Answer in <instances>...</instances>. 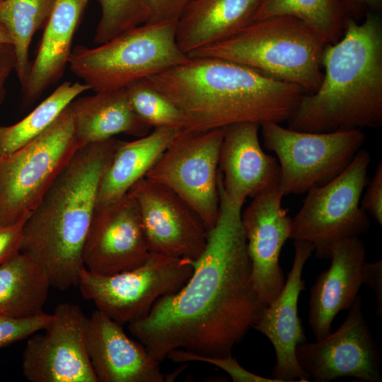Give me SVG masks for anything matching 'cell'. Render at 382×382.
Here are the masks:
<instances>
[{"label": "cell", "mask_w": 382, "mask_h": 382, "mask_svg": "<svg viewBox=\"0 0 382 382\" xmlns=\"http://www.w3.org/2000/svg\"><path fill=\"white\" fill-rule=\"evenodd\" d=\"M363 284L369 286L376 299V312L382 316V260L375 262H364L362 267Z\"/></svg>", "instance_id": "cell-36"}, {"label": "cell", "mask_w": 382, "mask_h": 382, "mask_svg": "<svg viewBox=\"0 0 382 382\" xmlns=\"http://www.w3.org/2000/svg\"><path fill=\"white\" fill-rule=\"evenodd\" d=\"M50 287L38 265L18 252L0 265V315L23 318L44 312Z\"/></svg>", "instance_id": "cell-25"}, {"label": "cell", "mask_w": 382, "mask_h": 382, "mask_svg": "<svg viewBox=\"0 0 382 382\" xmlns=\"http://www.w3.org/2000/svg\"><path fill=\"white\" fill-rule=\"evenodd\" d=\"M195 0H145L148 18L145 23L177 21Z\"/></svg>", "instance_id": "cell-34"}, {"label": "cell", "mask_w": 382, "mask_h": 382, "mask_svg": "<svg viewBox=\"0 0 382 382\" xmlns=\"http://www.w3.org/2000/svg\"><path fill=\"white\" fill-rule=\"evenodd\" d=\"M97 1L101 8V16L94 37L97 44L105 43L147 21L145 0Z\"/></svg>", "instance_id": "cell-30"}, {"label": "cell", "mask_w": 382, "mask_h": 382, "mask_svg": "<svg viewBox=\"0 0 382 382\" xmlns=\"http://www.w3.org/2000/svg\"><path fill=\"white\" fill-rule=\"evenodd\" d=\"M119 141L112 137L79 149L25 221L21 252L44 271L51 287L78 285L100 183Z\"/></svg>", "instance_id": "cell-3"}, {"label": "cell", "mask_w": 382, "mask_h": 382, "mask_svg": "<svg viewBox=\"0 0 382 382\" xmlns=\"http://www.w3.org/2000/svg\"><path fill=\"white\" fill-rule=\"evenodd\" d=\"M326 44L303 21L283 16L253 21L232 36L187 55L236 62L312 93L322 81L320 59Z\"/></svg>", "instance_id": "cell-5"}, {"label": "cell", "mask_w": 382, "mask_h": 382, "mask_svg": "<svg viewBox=\"0 0 382 382\" xmlns=\"http://www.w3.org/2000/svg\"><path fill=\"white\" fill-rule=\"evenodd\" d=\"M260 0H195L176 23V41L188 54L224 40L253 21Z\"/></svg>", "instance_id": "cell-23"}, {"label": "cell", "mask_w": 382, "mask_h": 382, "mask_svg": "<svg viewBox=\"0 0 382 382\" xmlns=\"http://www.w3.org/2000/svg\"><path fill=\"white\" fill-rule=\"evenodd\" d=\"M369 152L361 149L348 167L328 183L311 188L292 219L290 238L314 246V257L330 258L338 241L359 237L370 227L368 214L360 206L369 179Z\"/></svg>", "instance_id": "cell-8"}, {"label": "cell", "mask_w": 382, "mask_h": 382, "mask_svg": "<svg viewBox=\"0 0 382 382\" xmlns=\"http://www.w3.org/2000/svg\"><path fill=\"white\" fill-rule=\"evenodd\" d=\"M260 128L254 122L224 127L219 157L220 181L227 197L243 205L248 197L253 198L280 183L279 162L262 150Z\"/></svg>", "instance_id": "cell-18"}, {"label": "cell", "mask_w": 382, "mask_h": 382, "mask_svg": "<svg viewBox=\"0 0 382 382\" xmlns=\"http://www.w3.org/2000/svg\"><path fill=\"white\" fill-rule=\"evenodd\" d=\"M365 257V246L359 237L332 246L330 266L317 277L310 291L308 324L316 341L331 332L336 316L354 302L363 284Z\"/></svg>", "instance_id": "cell-20"}, {"label": "cell", "mask_w": 382, "mask_h": 382, "mask_svg": "<svg viewBox=\"0 0 382 382\" xmlns=\"http://www.w3.org/2000/svg\"><path fill=\"white\" fill-rule=\"evenodd\" d=\"M348 16L361 21L369 12L378 11L382 0H339Z\"/></svg>", "instance_id": "cell-37"}, {"label": "cell", "mask_w": 382, "mask_h": 382, "mask_svg": "<svg viewBox=\"0 0 382 382\" xmlns=\"http://www.w3.org/2000/svg\"><path fill=\"white\" fill-rule=\"evenodd\" d=\"M284 197L279 185L253 197L241 212L253 285L266 306L277 297L285 283L279 256L290 238L292 219L282 207Z\"/></svg>", "instance_id": "cell-16"}, {"label": "cell", "mask_w": 382, "mask_h": 382, "mask_svg": "<svg viewBox=\"0 0 382 382\" xmlns=\"http://www.w3.org/2000/svg\"><path fill=\"white\" fill-rule=\"evenodd\" d=\"M177 132L170 128H154L137 139L120 141L103 175L96 210L117 201L144 178Z\"/></svg>", "instance_id": "cell-24"}, {"label": "cell", "mask_w": 382, "mask_h": 382, "mask_svg": "<svg viewBox=\"0 0 382 382\" xmlns=\"http://www.w3.org/2000/svg\"><path fill=\"white\" fill-rule=\"evenodd\" d=\"M1 1V0H0Z\"/></svg>", "instance_id": "cell-40"}, {"label": "cell", "mask_w": 382, "mask_h": 382, "mask_svg": "<svg viewBox=\"0 0 382 382\" xmlns=\"http://www.w3.org/2000/svg\"><path fill=\"white\" fill-rule=\"evenodd\" d=\"M56 0H1L0 24L8 32L13 47L16 71L21 86L30 64L28 50L36 31L45 25Z\"/></svg>", "instance_id": "cell-26"}, {"label": "cell", "mask_w": 382, "mask_h": 382, "mask_svg": "<svg viewBox=\"0 0 382 382\" xmlns=\"http://www.w3.org/2000/svg\"><path fill=\"white\" fill-rule=\"evenodd\" d=\"M260 129L265 147L277 155L284 196L304 194L335 179L365 141L361 129L309 132L271 122L261 124Z\"/></svg>", "instance_id": "cell-9"}, {"label": "cell", "mask_w": 382, "mask_h": 382, "mask_svg": "<svg viewBox=\"0 0 382 382\" xmlns=\"http://www.w3.org/2000/svg\"><path fill=\"white\" fill-rule=\"evenodd\" d=\"M136 199L151 253L197 260L209 231L196 212L170 189L146 178L128 192Z\"/></svg>", "instance_id": "cell-14"}, {"label": "cell", "mask_w": 382, "mask_h": 382, "mask_svg": "<svg viewBox=\"0 0 382 382\" xmlns=\"http://www.w3.org/2000/svg\"><path fill=\"white\" fill-rule=\"evenodd\" d=\"M126 90L132 109L151 127L178 131L185 129L183 112L144 79L129 84Z\"/></svg>", "instance_id": "cell-29"}, {"label": "cell", "mask_w": 382, "mask_h": 382, "mask_svg": "<svg viewBox=\"0 0 382 382\" xmlns=\"http://www.w3.org/2000/svg\"><path fill=\"white\" fill-rule=\"evenodd\" d=\"M69 106L79 149L120 134L141 137L151 128L132 109L126 88L76 98Z\"/></svg>", "instance_id": "cell-22"}, {"label": "cell", "mask_w": 382, "mask_h": 382, "mask_svg": "<svg viewBox=\"0 0 382 382\" xmlns=\"http://www.w3.org/2000/svg\"><path fill=\"white\" fill-rule=\"evenodd\" d=\"M166 358L176 363L200 361L212 364L228 374L234 382H279L271 377H264L248 371L233 356L205 357L184 349H175L168 353Z\"/></svg>", "instance_id": "cell-31"}, {"label": "cell", "mask_w": 382, "mask_h": 382, "mask_svg": "<svg viewBox=\"0 0 382 382\" xmlns=\"http://www.w3.org/2000/svg\"><path fill=\"white\" fill-rule=\"evenodd\" d=\"M150 255L138 204L129 192L95 211L83 250L86 269L115 274L141 265Z\"/></svg>", "instance_id": "cell-15"}, {"label": "cell", "mask_w": 382, "mask_h": 382, "mask_svg": "<svg viewBox=\"0 0 382 382\" xmlns=\"http://www.w3.org/2000/svg\"><path fill=\"white\" fill-rule=\"evenodd\" d=\"M50 323L28 337L22 371L30 382H98L87 347L88 317L76 304H58Z\"/></svg>", "instance_id": "cell-12"}, {"label": "cell", "mask_w": 382, "mask_h": 382, "mask_svg": "<svg viewBox=\"0 0 382 382\" xmlns=\"http://www.w3.org/2000/svg\"><path fill=\"white\" fill-rule=\"evenodd\" d=\"M319 88L306 93L286 120L288 127L309 132L377 128L382 125V21L369 12L362 21L348 17L336 42L326 44Z\"/></svg>", "instance_id": "cell-4"}, {"label": "cell", "mask_w": 382, "mask_h": 382, "mask_svg": "<svg viewBox=\"0 0 382 382\" xmlns=\"http://www.w3.org/2000/svg\"><path fill=\"white\" fill-rule=\"evenodd\" d=\"M283 16L303 21L327 44L341 38L349 17L339 0H260L253 22Z\"/></svg>", "instance_id": "cell-28"}, {"label": "cell", "mask_w": 382, "mask_h": 382, "mask_svg": "<svg viewBox=\"0 0 382 382\" xmlns=\"http://www.w3.org/2000/svg\"><path fill=\"white\" fill-rule=\"evenodd\" d=\"M177 21L144 23L96 47L72 50L71 71L95 92L117 90L190 59L176 41Z\"/></svg>", "instance_id": "cell-6"}, {"label": "cell", "mask_w": 382, "mask_h": 382, "mask_svg": "<svg viewBox=\"0 0 382 382\" xmlns=\"http://www.w3.org/2000/svg\"><path fill=\"white\" fill-rule=\"evenodd\" d=\"M78 149L68 105L40 135L0 156V224L28 216Z\"/></svg>", "instance_id": "cell-7"}, {"label": "cell", "mask_w": 382, "mask_h": 382, "mask_svg": "<svg viewBox=\"0 0 382 382\" xmlns=\"http://www.w3.org/2000/svg\"><path fill=\"white\" fill-rule=\"evenodd\" d=\"M218 179L219 216L203 252L191 261V276L176 292L159 298L145 317L128 324L160 362L175 349L205 357L232 356L266 306L253 282L243 205L227 197Z\"/></svg>", "instance_id": "cell-1"}, {"label": "cell", "mask_w": 382, "mask_h": 382, "mask_svg": "<svg viewBox=\"0 0 382 382\" xmlns=\"http://www.w3.org/2000/svg\"><path fill=\"white\" fill-rule=\"evenodd\" d=\"M28 216L12 224H0V265L21 251L23 227Z\"/></svg>", "instance_id": "cell-35"}, {"label": "cell", "mask_w": 382, "mask_h": 382, "mask_svg": "<svg viewBox=\"0 0 382 382\" xmlns=\"http://www.w3.org/2000/svg\"><path fill=\"white\" fill-rule=\"evenodd\" d=\"M0 44L12 45V41L8 32L1 24H0Z\"/></svg>", "instance_id": "cell-39"}, {"label": "cell", "mask_w": 382, "mask_h": 382, "mask_svg": "<svg viewBox=\"0 0 382 382\" xmlns=\"http://www.w3.org/2000/svg\"><path fill=\"white\" fill-rule=\"evenodd\" d=\"M144 80L183 112L185 129L190 131L241 122L280 124L307 93L294 83L214 57H190Z\"/></svg>", "instance_id": "cell-2"}, {"label": "cell", "mask_w": 382, "mask_h": 382, "mask_svg": "<svg viewBox=\"0 0 382 382\" xmlns=\"http://www.w3.org/2000/svg\"><path fill=\"white\" fill-rule=\"evenodd\" d=\"M361 296L333 333L296 348L301 368L316 382L349 376L363 382H381L379 347L365 318Z\"/></svg>", "instance_id": "cell-13"}, {"label": "cell", "mask_w": 382, "mask_h": 382, "mask_svg": "<svg viewBox=\"0 0 382 382\" xmlns=\"http://www.w3.org/2000/svg\"><path fill=\"white\" fill-rule=\"evenodd\" d=\"M88 1L56 0L37 53L22 86L24 105L33 103L62 77L69 64L74 35Z\"/></svg>", "instance_id": "cell-21"}, {"label": "cell", "mask_w": 382, "mask_h": 382, "mask_svg": "<svg viewBox=\"0 0 382 382\" xmlns=\"http://www.w3.org/2000/svg\"><path fill=\"white\" fill-rule=\"evenodd\" d=\"M192 260L151 253L141 265L112 274L81 272V296L123 325L145 317L156 301L179 290L192 274Z\"/></svg>", "instance_id": "cell-10"}, {"label": "cell", "mask_w": 382, "mask_h": 382, "mask_svg": "<svg viewBox=\"0 0 382 382\" xmlns=\"http://www.w3.org/2000/svg\"><path fill=\"white\" fill-rule=\"evenodd\" d=\"M89 89L83 82H64L23 119L0 127V156L15 151L40 135L78 96Z\"/></svg>", "instance_id": "cell-27"}, {"label": "cell", "mask_w": 382, "mask_h": 382, "mask_svg": "<svg viewBox=\"0 0 382 382\" xmlns=\"http://www.w3.org/2000/svg\"><path fill=\"white\" fill-rule=\"evenodd\" d=\"M224 132V127L178 131L144 177L183 198L208 231L219 213V157Z\"/></svg>", "instance_id": "cell-11"}, {"label": "cell", "mask_w": 382, "mask_h": 382, "mask_svg": "<svg viewBox=\"0 0 382 382\" xmlns=\"http://www.w3.org/2000/svg\"><path fill=\"white\" fill-rule=\"evenodd\" d=\"M16 59L13 47L10 44H0V104L4 94V86L11 70L16 68Z\"/></svg>", "instance_id": "cell-38"}, {"label": "cell", "mask_w": 382, "mask_h": 382, "mask_svg": "<svg viewBox=\"0 0 382 382\" xmlns=\"http://www.w3.org/2000/svg\"><path fill=\"white\" fill-rule=\"evenodd\" d=\"M366 190L361 197V207L379 225H382V163L376 168L373 177L369 180Z\"/></svg>", "instance_id": "cell-33"}, {"label": "cell", "mask_w": 382, "mask_h": 382, "mask_svg": "<svg viewBox=\"0 0 382 382\" xmlns=\"http://www.w3.org/2000/svg\"><path fill=\"white\" fill-rule=\"evenodd\" d=\"M86 347L98 382H164L168 378L139 342L122 325L96 310L88 317Z\"/></svg>", "instance_id": "cell-19"}, {"label": "cell", "mask_w": 382, "mask_h": 382, "mask_svg": "<svg viewBox=\"0 0 382 382\" xmlns=\"http://www.w3.org/2000/svg\"><path fill=\"white\" fill-rule=\"evenodd\" d=\"M52 318V314L45 312L23 318L0 315V349L43 330Z\"/></svg>", "instance_id": "cell-32"}, {"label": "cell", "mask_w": 382, "mask_h": 382, "mask_svg": "<svg viewBox=\"0 0 382 382\" xmlns=\"http://www.w3.org/2000/svg\"><path fill=\"white\" fill-rule=\"evenodd\" d=\"M294 246L293 263L282 291L265 306L252 327L263 334L274 347L276 361L271 378L279 382L311 381L298 363L296 348L307 341L298 315V301L301 292L306 289L303 270L314 246L304 241H294Z\"/></svg>", "instance_id": "cell-17"}]
</instances>
